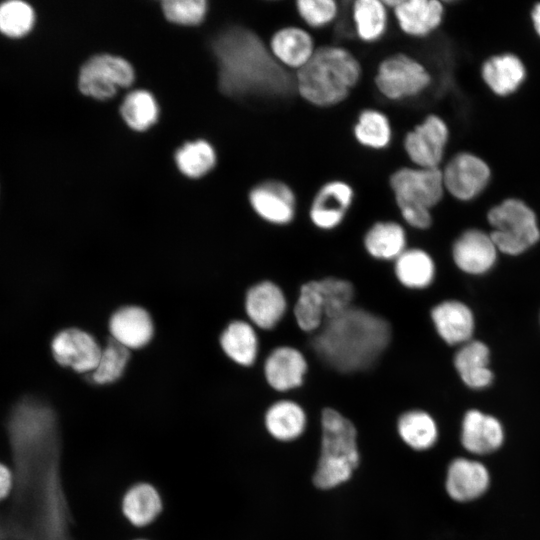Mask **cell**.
Masks as SVG:
<instances>
[{
  "mask_svg": "<svg viewBox=\"0 0 540 540\" xmlns=\"http://www.w3.org/2000/svg\"><path fill=\"white\" fill-rule=\"evenodd\" d=\"M120 113L131 129L144 131L157 121L158 106L150 92L135 90L125 97Z\"/></svg>",
  "mask_w": 540,
  "mask_h": 540,
  "instance_id": "35",
  "label": "cell"
},
{
  "mask_svg": "<svg viewBox=\"0 0 540 540\" xmlns=\"http://www.w3.org/2000/svg\"><path fill=\"white\" fill-rule=\"evenodd\" d=\"M295 10L307 27L322 29L336 20L340 8L335 0H298Z\"/></svg>",
  "mask_w": 540,
  "mask_h": 540,
  "instance_id": "39",
  "label": "cell"
},
{
  "mask_svg": "<svg viewBox=\"0 0 540 540\" xmlns=\"http://www.w3.org/2000/svg\"><path fill=\"white\" fill-rule=\"evenodd\" d=\"M498 250L490 236L478 229L463 232L454 242L452 256L456 266L467 274L481 275L495 264Z\"/></svg>",
  "mask_w": 540,
  "mask_h": 540,
  "instance_id": "16",
  "label": "cell"
},
{
  "mask_svg": "<svg viewBox=\"0 0 540 540\" xmlns=\"http://www.w3.org/2000/svg\"><path fill=\"white\" fill-rule=\"evenodd\" d=\"M133 540H149V539H147V538H145V537H137V538H135V539H133Z\"/></svg>",
  "mask_w": 540,
  "mask_h": 540,
  "instance_id": "44",
  "label": "cell"
},
{
  "mask_svg": "<svg viewBox=\"0 0 540 540\" xmlns=\"http://www.w3.org/2000/svg\"><path fill=\"white\" fill-rule=\"evenodd\" d=\"M400 438L414 450L431 448L438 437L437 424L433 417L422 410H409L397 421Z\"/></svg>",
  "mask_w": 540,
  "mask_h": 540,
  "instance_id": "32",
  "label": "cell"
},
{
  "mask_svg": "<svg viewBox=\"0 0 540 540\" xmlns=\"http://www.w3.org/2000/svg\"><path fill=\"white\" fill-rule=\"evenodd\" d=\"M322 327L312 347L326 365L342 373L370 368L391 339L388 321L361 308L352 307Z\"/></svg>",
  "mask_w": 540,
  "mask_h": 540,
  "instance_id": "2",
  "label": "cell"
},
{
  "mask_svg": "<svg viewBox=\"0 0 540 540\" xmlns=\"http://www.w3.org/2000/svg\"><path fill=\"white\" fill-rule=\"evenodd\" d=\"M352 133L360 146L375 151L387 149L393 138L389 117L376 108H364L359 112Z\"/></svg>",
  "mask_w": 540,
  "mask_h": 540,
  "instance_id": "30",
  "label": "cell"
},
{
  "mask_svg": "<svg viewBox=\"0 0 540 540\" xmlns=\"http://www.w3.org/2000/svg\"><path fill=\"white\" fill-rule=\"evenodd\" d=\"M216 161L213 147L205 140L185 143L175 153L178 169L191 178L204 176Z\"/></svg>",
  "mask_w": 540,
  "mask_h": 540,
  "instance_id": "36",
  "label": "cell"
},
{
  "mask_svg": "<svg viewBox=\"0 0 540 540\" xmlns=\"http://www.w3.org/2000/svg\"><path fill=\"white\" fill-rule=\"evenodd\" d=\"M162 10L172 23L197 25L204 19L207 6L204 0H166L162 2Z\"/></svg>",
  "mask_w": 540,
  "mask_h": 540,
  "instance_id": "40",
  "label": "cell"
},
{
  "mask_svg": "<svg viewBox=\"0 0 540 540\" xmlns=\"http://www.w3.org/2000/svg\"><path fill=\"white\" fill-rule=\"evenodd\" d=\"M388 183L396 203H413L430 210L445 192L440 168L402 166L390 174Z\"/></svg>",
  "mask_w": 540,
  "mask_h": 540,
  "instance_id": "8",
  "label": "cell"
},
{
  "mask_svg": "<svg viewBox=\"0 0 540 540\" xmlns=\"http://www.w3.org/2000/svg\"><path fill=\"white\" fill-rule=\"evenodd\" d=\"M298 327L304 332H314L323 326L324 303L318 280L304 283L294 307Z\"/></svg>",
  "mask_w": 540,
  "mask_h": 540,
  "instance_id": "33",
  "label": "cell"
},
{
  "mask_svg": "<svg viewBox=\"0 0 540 540\" xmlns=\"http://www.w3.org/2000/svg\"><path fill=\"white\" fill-rule=\"evenodd\" d=\"M489 485V473L480 462L457 458L447 470L446 490L459 502L470 501L481 496Z\"/></svg>",
  "mask_w": 540,
  "mask_h": 540,
  "instance_id": "22",
  "label": "cell"
},
{
  "mask_svg": "<svg viewBox=\"0 0 540 540\" xmlns=\"http://www.w3.org/2000/svg\"><path fill=\"white\" fill-rule=\"evenodd\" d=\"M321 432V452L312 480L317 488L331 489L348 481L359 465L357 431L340 412L325 408Z\"/></svg>",
  "mask_w": 540,
  "mask_h": 540,
  "instance_id": "4",
  "label": "cell"
},
{
  "mask_svg": "<svg viewBox=\"0 0 540 540\" xmlns=\"http://www.w3.org/2000/svg\"><path fill=\"white\" fill-rule=\"evenodd\" d=\"M532 21L535 31L540 36V3H538L532 11Z\"/></svg>",
  "mask_w": 540,
  "mask_h": 540,
  "instance_id": "43",
  "label": "cell"
},
{
  "mask_svg": "<svg viewBox=\"0 0 540 540\" xmlns=\"http://www.w3.org/2000/svg\"><path fill=\"white\" fill-rule=\"evenodd\" d=\"M120 508L123 517L132 527L143 529L158 520L164 510V501L157 487L141 481L125 491Z\"/></svg>",
  "mask_w": 540,
  "mask_h": 540,
  "instance_id": "20",
  "label": "cell"
},
{
  "mask_svg": "<svg viewBox=\"0 0 540 540\" xmlns=\"http://www.w3.org/2000/svg\"><path fill=\"white\" fill-rule=\"evenodd\" d=\"M218 64L219 87L229 96L283 97L294 87V79L271 55L254 32L232 27L212 42Z\"/></svg>",
  "mask_w": 540,
  "mask_h": 540,
  "instance_id": "1",
  "label": "cell"
},
{
  "mask_svg": "<svg viewBox=\"0 0 540 540\" xmlns=\"http://www.w3.org/2000/svg\"><path fill=\"white\" fill-rule=\"evenodd\" d=\"M504 438L501 423L478 410H469L462 421L461 441L466 450L487 454L498 449Z\"/></svg>",
  "mask_w": 540,
  "mask_h": 540,
  "instance_id": "23",
  "label": "cell"
},
{
  "mask_svg": "<svg viewBox=\"0 0 540 540\" xmlns=\"http://www.w3.org/2000/svg\"><path fill=\"white\" fill-rule=\"evenodd\" d=\"M51 348L58 364L86 374L96 368L102 350L93 335L79 328H67L57 333Z\"/></svg>",
  "mask_w": 540,
  "mask_h": 540,
  "instance_id": "13",
  "label": "cell"
},
{
  "mask_svg": "<svg viewBox=\"0 0 540 540\" xmlns=\"http://www.w3.org/2000/svg\"><path fill=\"white\" fill-rule=\"evenodd\" d=\"M134 81V70L124 58L100 54L91 57L82 66L78 87L92 98L106 100L113 97L119 88L130 86Z\"/></svg>",
  "mask_w": 540,
  "mask_h": 540,
  "instance_id": "7",
  "label": "cell"
},
{
  "mask_svg": "<svg viewBox=\"0 0 540 540\" xmlns=\"http://www.w3.org/2000/svg\"><path fill=\"white\" fill-rule=\"evenodd\" d=\"M389 12L384 0H355L351 19L357 38L367 44L380 41L388 30Z\"/></svg>",
  "mask_w": 540,
  "mask_h": 540,
  "instance_id": "25",
  "label": "cell"
},
{
  "mask_svg": "<svg viewBox=\"0 0 540 540\" xmlns=\"http://www.w3.org/2000/svg\"><path fill=\"white\" fill-rule=\"evenodd\" d=\"M13 478L9 468L0 463V500L4 499L12 488Z\"/></svg>",
  "mask_w": 540,
  "mask_h": 540,
  "instance_id": "42",
  "label": "cell"
},
{
  "mask_svg": "<svg viewBox=\"0 0 540 540\" xmlns=\"http://www.w3.org/2000/svg\"><path fill=\"white\" fill-rule=\"evenodd\" d=\"M394 272L404 287L424 289L434 280L435 263L432 257L422 249H406L395 260Z\"/></svg>",
  "mask_w": 540,
  "mask_h": 540,
  "instance_id": "31",
  "label": "cell"
},
{
  "mask_svg": "<svg viewBox=\"0 0 540 540\" xmlns=\"http://www.w3.org/2000/svg\"><path fill=\"white\" fill-rule=\"evenodd\" d=\"M448 139L449 129L444 119L429 114L406 132L402 144L411 165L440 168Z\"/></svg>",
  "mask_w": 540,
  "mask_h": 540,
  "instance_id": "9",
  "label": "cell"
},
{
  "mask_svg": "<svg viewBox=\"0 0 540 540\" xmlns=\"http://www.w3.org/2000/svg\"><path fill=\"white\" fill-rule=\"evenodd\" d=\"M402 33L424 38L442 23L444 5L438 0H384Z\"/></svg>",
  "mask_w": 540,
  "mask_h": 540,
  "instance_id": "14",
  "label": "cell"
},
{
  "mask_svg": "<svg viewBox=\"0 0 540 540\" xmlns=\"http://www.w3.org/2000/svg\"><path fill=\"white\" fill-rule=\"evenodd\" d=\"M482 78L497 95L513 93L525 78V68L521 60L513 54L491 57L482 66Z\"/></svg>",
  "mask_w": 540,
  "mask_h": 540,
  "instance_id": "29",
  "label": "cell"
},
{
  "mask_svg": "<svg viewBox=\"0 0 540 540\" xmlns=\"http://www.w3.org/2000/svg\"><path fill=\"white\" fill-rule=\"evenodd\" d=\"M403 220L411 227L424 230L432 224V215L430 209L405 202L396 203Z\"/></svg>",
  "mask_w": 540,
  "mask_h": 540,
  "instance_id": "41",
  "label": "cell"
},
{
  "mask_svg": "<svg viewBox=\"0 0 540 540\" xmlns=\"http://www.w3.org/2000/svg\"><path fill=\"white\" fill-rule=\"evenodd\" d=\"M354 198L355 190L349 182L342 179L324 182L312 198L310 221L321 230L335 229L344 221Z\"/></svg>",
  "mask_w": 540,
  "mask_h": 540,
  "instance_id": "12",
  "label": "cell"
},
{
  "mask_svg": "<svg viewBox=\"0 0 540 540\" xmlns=\"http://www.w3.org/2000/svg\"><path fill=\"white\" fill-rule=\"evenodd\" d=\"M487 219L489 233L498 252L519 255L540 239V229L534 211L519 199H506L491 208Z\"/></svg>",
  "mask_w": 540,
  "mask_h": 540,
  "instance_id": "5",
  "label": "cell"
},
{
  "mask_svg": "<svg viewBox=\"0 0 540 540\" xmlns=\"http://www.w3.org/2000/svg\"><path fill=\"white\" fill-rule=\"evenodd\" d=\"M108 328L111 338L129 350L145 347L154 335L152 317L137 305L117 309L109 319Z\"/></svg>",
  "mask_w": 540,
  "mask_h": 540,
  "instance_id": "18",
  "label": "cell"
},
{
  "mask_svg": "<svg viewBox=\"0 0 540 540\" xmlns=\"http://www.w3.org/2000/svg\"><path fill=\"white\" fill-rule=\"evenodd\" d=\"M362 66L340 45L318 46L311 59L294 73V87L307 103L330 108L344 102L358 85Z\"/></svg>",
  "mask_w": 540,
  "mask_h": 540,
  "instance_id": "3",
  "label": "cell"
},
{
  "mask_svg": "<svg viewBox=\"0 0 540 540\" xmlns=\"http://www.w3.org/2000/svg\"><path fill=\"white\" fill-rule=\"evenodd\" d=\"M489 358V348L481 341L470 340L460 346L454 356V366L465 385L483 389L492 383Z\"/></svg>",
  "mask_w": 540,
  "mask_h": 540,
  "instance_id": "24",
  "label": "cell"
},
{
  "mask_svg": "<svg viewBox=\"0 0 540 540\" xmlns=\"http://www.w3.org/2000/svg\"><path fill=\"white\" fill-rule=\"evenodd\" d=\"M268 49L276 62L287 71L301 69L313 56L318 46L305 27L287 25L270 37Z\"/></svg>",
  "mask_w": 540,
  "mask_h": 540,
  "instance_id": "15",
  "label": "cell"
},
{
  "mask_svg": "<svg viewBox=\"0 0 540 540\" xmlns=\"http://www.w3.org/2000/svg\"><path fill=\"white\" fill-rule=\"evenodd\" d=\"M307 423L303 408L291 400H280L267 409L264 424L268 433L280 441L297 439Z\"/></svg>",
  "mask_w": 540,
  "mask_h": 540,
  "instance_id": "28",
  "label": "cell"
},
{
  "mask_svg": "<svg viewBox=\"0 0 540 540\" xmlns=\"http://www.w3.org/2000/svg\"><path fill=\"white\" fill-rule=\"evenodd\" d=\"M34 11L23 1L11 0L0 5V32L9 37H20L34 24Z\"/></svg>",
  "mask_w": 540,
  "mask_h": 540,
  "instance_id": "38",
  "label": "cell"
},
{
  "mask_svg": "<svg viewBox=\"0 0 540 540\" xmlns=\"http://www.w3.org/2000/svg\"><path fill=\"white\" fill-rule=\"evenodd\" d=\"M220 346L233 362L249 367L256 361L259 341L254 327L249 322L234 320L221 333Z\"/></svg>",
  "mask_w": 540,
  "mask_h": 540,
  "instance_id": "27",
  "label": "cell"
},
{
  "mask_svg": "<svg viewBox=\"0 0 540 540\" xmlns=\"http://www.w3.org/2000/svg\"><path fill=\"white\" fill-rule=\"evenodd\" d=\"M441 170L445 191L462 201L476 197L490 179L486 162L467 152L453 156Z\"/></svg>",
  "mask_w": 540,
  "mask_h": 540,
  "instance_id": "10",
  "label": "cell"
},
{
  "mask_svg": "<svg viewBox=\"0 0 540 540\" xmlns=\"http://www.w3.org/2000/svg\"><path fill=\"white\" fill-rule=\"evenodd\" d=\"M318 282L326 320L336 318L352 308L354 287L348 280L331 276Z\"/></svg>",
  "mask_w": 540,
  "mask_h": 540,
  "instance_id": "37",
  "label": "cell"
},
{
  "mask_svg": "<svg viewBox=\"0 0 540 540\" xmlns=\"http://www.w3.org/2000/svg\"><path fill=\"white\" fill-rule=\"evenodd\" d=\"M428 69L413 56L396 52L377 65L374 85L385 99L403 101L422 94L431 84Z\"/></svg>",
  "mask_w": 540,
  "mask_h": 540,
  "instance_id": "6",
  "label": "cell"
},
{
  "mask_svg": "<svg viewBox=\"0 0 540 540\" xmlns=\"http://www.w3.org/2000/svg\"><path fill=\"white\" fill-rule=\"evenodd\" d=\"M287 310L286 297L281 288L265 280L251 286L245 297L246 314L256 327L263 330L274 328Z\"/></svg>",
  "mask_w": 540,
  "mask_h": 540,
  "instance_id": "17",
  "label": "cell"
},
{
  "mask_svg": "<svg viewBox=\"0 0 540 540\" xmlns=\"http://www.w3.org/2000/svg\"><path fill=\"white\" fill-rule=\"evenodd\" d=\"M434 327L449 345H463L472 340L475 328L471 309L457 300L443 301L431 310Z\"/></svg>",
  "mask_w": 540,
  "mask_h": 540,
  "instance_id": "21",
  "label": "cell"
},
{
  "mask_svg": "<svg viewBox=\"0 0 540 540\" xmlns=\"http://www.w3.org/2000/svg\"><path fill=\"white\" fill-rule=\"evenodd\" d=\"M364 247L378 260H396L405 250L407 237L404 227L395 221H378L365 233Z\"/></svg>",
  "mask_w": 540,
  "mask_h": 540,
  "instance_id": "26",
  "label": "cell"
},
{
  "mask_svg": "<svg viewBox=\"0 0 540 540\" xmlns=\"http://www.w3.org/2000/svg\"><path fill=\"white\" fill-rule=\"evenodd\" d=\"M130 350L110 338L102 347L96 368L89 374L97 385H108L118 381L130 360Z\"/></svg>",
  "mask_w": 540,
  "mask_h": 540,
  "instance_id": "34",
  "label": "cell"
},
{
  "mask_svg": "<svg viewBox=\"0 0 540 540\" xmlns=\"http://www.w3.org/2000/svg\"><path fill=\"white\" fill-rule=\"evenodd\" d=\"M307 361L302 352L291 346L273 349L264 362V376L276 391L285 392L303 384Z\"/></svg>",
  "mask_w": 540,
  "mask_h": 540,
  "instance_id": "19",
  "label": "cell"
},
{
  "mask_svg": "<svg viewBox=\"0 0 540 540\" xmlns=\"http://www.w3.org/2000/svg\"><path fill=\"white\" fill-rule=\"evenodd\" d=\"M249 203L260 218L274 225L290 224L296 215V194L288 183L279 179L256 184L249 192Z\"/></svg>",
  "mask_w": 540,
  "mask_h": 540,
  "instance_id": "11",
  "label": "cell"
}]
</instances>
